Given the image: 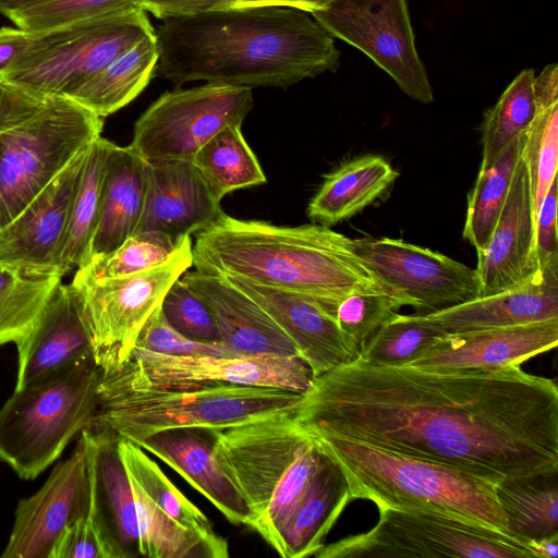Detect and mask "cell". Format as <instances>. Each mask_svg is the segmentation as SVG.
Masks as SVG:
<instances>
[{
  "label": "cell",
  "instance_id": "60d3db41",
  "mask_svg": "<svg viewBox=\"0 0 558 558\" xmlns=\"http://www.w3.org/2000/svg\"><path fill=\"white\" fill-rule=\"evenodd\" d=\"M319 458L320 451L310 436L277 485L266 509L251 526L278 554L281 548L282 532L305 497Z\"/></svg>",
  "mask_w": 558,
  "mask_h": 558
},
{
  "label": "cell",
  "instance_id": "7c38bea8",
  "mask_svg": "<svg viewBox=\"0 0 558 558\" xmlns=\"http://www.w3.org/2000/svg\"><path fill=\"white\" fill-rule=\"evenodd\" d=\"M311 14L332 37L368 56L407 96L422 104L434 101L407 0H331Z\"/></svg>",
  "mask_w": 558,
  "mask_h": 558
},
{
  "label": "cell",
  "instance_id": "7dc6e473",
  "mask_svg": "<svg viewBox=\"0 0 558 558\" xmlns=\"http://www.w3.org/2000/svg\"><path fill=\"white\" fill-rule=\"evenodd\" d=\"M535 242L542 271L558 272L557 179L550 184L538 207Z\"/></svg>",
  "mask_w": 558,
  "mask_h": 558
},
{
  "label": "cell",
  "instance_id": "e0dca14e",
  "mask_svg": "<svg viewBox=\"0 0 558 558\" xmlns=\"http://www.w3.org/2000/svg\"><path fill=\"white\" fill-rule=\"evenodd\" d=\"M89 147L0 229V263L26 271L59 276L57 260Z\"/></svg>",
  "mask_w": 558,
  "mask_h": 558
},
{
  "label": "cell",
  "instance_id": "2e32d148",
  "mask_svg": "<svg viewBox=\"0 0 558 558\" xmlns=\"http://www.w3.org/2000/svg\"><path fill=\"white\" fill-rule=\"evenodd\" d=\"M90 478L80 437L71 457L58 463L40 489L19 501L1 558H50L64 530L88 517Z\"/></svg>",
  "mask_w": 558,
  "mask_h": 558
},
{
  "label": "cell",
  "instance_id": "d590c367",
  "mask_svg": "<svg viewBox=\"0 0 558 558\" xmlns=\"http://www.w3.org/2000/svg\"><path fill=\"white\" fill-rule=\"evenodd\" d=\"M130 483L137 515L141 556L150 558H227L229 556L227 547L218 546L182 526L154 505L131 478Z\"/></svg>",
  "mask_w": 558,
  "mask_h": 558
},
{
  "label": "cell",
  "instance_id": "f35d334b",
  "mask_svg": "<svg viewBox=\"0 0 558 558\" xmlns=\"http://www.w3.org/2000/svg\"><path fill=\"white\" fill-rule=\"evenodd\" d=\"M61 277L0 263V345L16 344L31 330Z\"/></svg>",
  "mask_w": 558,
  "mask_h": 558
},
{
  "label": "cell",
  "instance_id": "5bb4252c",
  "mask_svg": "<svg viewBox=\"0 0 558 558\" xmlns=\"http://www.w3.org/2000/svg\"><path fill=\"white\" fill-rule=\"evenodd\" d=\"M293 413H276L209 430L215 456L242 494L254 520L264 512L277 485L310 439Z\"/></svg>",
  "mask_w": 558,
  "mask_h": 558
},
{
  "label": "cell",
  "instance_id": "e575fe53",
  "mask_svg": "<svg viewBox=\"0 0 558 558\" xmlns=\"http://www.w3.org/2000/svg\"><path fill=\"white\" fill-rule=\"evenodd\" d=\"M118 450L129 477L154 505L187 530L228 548V543L215 532L208 518L179 490L144 449L119 438Z\"/></svg>",
  "mask_w": 558,
  "mask_h": 558
},
{
  "label": "cell",
  "instance_id": "f1b7e54d",
  "mask_svg": "<svg viewBox=\"0 0 558 558\" xmlns=\"http://www.w3.org/2000/svg\"><path fill=\"white\" fill-rule=\"evenodd\" d=\"M399 177V172L379 155L351 159L325 177L310 201L307 216L330 227L369 206Z\"/></svg>",
  "mask_w": 558,
  "mask_h": 558
},
{
  "label": "cell",
  "instance_id": "ab89813d",
  "mask_svg": "<svg viewBox=\"0 0 558 558\" xmlns=\"http://www.w3.org/2000/svg\"><path fill=\"white\" fill-rule=\"evenodd\" d=\"M184 238L177 240L156 231L136 232L114 250L90 256L77 268L75 276L109 279L158 267L172 257Z\"/></svg>",
  "mask_w": 558,
  "mask_h": 558
},
{
  "label": "cell",
  "instance_id": "30bf717a",
  "mask_svg": "<svg viewBox=\"0 0 558 558\" xmlns=\"http://www.w3.org/2000/svg\"><path fill=\"white\" fill-rule=\"evenodd\" d=\"M193 266L191 236L162 265L129 276L88 279L74 276L89 332L92 355L101 377L131 360L140 331L171 287Z\"/></svg>",
  "mask_w": 558,
  "mask_h": 558
},
{
  "label": "cell",
  "instance_id": "4dcf8cb0",
  "mask_svg": "<svg viewBox=\"0 0 558 558\" xmlns=\"http://www.w3.org/2000/svg\"><path fill=\"white\" fill-rule=\"evenodd\" d=\"M536 112L524 132L523 155L533 192L535 217L550 184L557 179L558 162V68L545 66L534 78Z\"/></svg>",
  "mask_w": 558,
  "mask_h": 558
},
{
  "label": "cell",
  "instance_id": "ac0fdd59",
  "mask_svg": "<svg viewBox=\"0 0 558 558\" xmlns=\"http://www.w3.org/2000/svg\"><path fill=\"white\" fill-rule=\"evenodd\" d=\"M535 223L530 172L522 151L493 235L477 254L480 296L525 287L549 272L539 267Z\"/></svg>",
  "mask_w": 558,
  "mask_h": 558
},
{
  "label": "cell",
  "instance_id": "d4e9b609",
  "mask_svg": "<svg viewBox=\"0 0 558 558\" xmlns=\"http://www.w3.org/2000/svg\"><path fill=\"white\" fill-rule=\"evenodd\" d=\"M135 445L172 468L231 523L251 527L254 514L218 462L209 430L168 429L142 439Z\"/></svg>",
  "mask_w": 558,
  "mask_h": 558
},
{
  "label": "cell",
  "instance_id": "816d5d0a",
  "mask_svg": "<svg viewBox=\"0 0 558 558\" xmlns=\"http://www.w3.org/2000/svg\"><path fill=\"white\" fill-rule=\"evenodd\" d=\"M331 0H232L227 7L275 4L301 9L308 13L323 9Z\"/></svg>",
  "mask_w": 558,
  "mask_h": 558
},
{
  "label": "cell",
  "instance_id": "f546056e",
  "mask_svg": "<svg viewBox=\"0 0 558 558\" xmlns=\"http://www.w3.org/2000/svg\"><path fill=\"white\" fill-rule=\"evenodd\" d=\"M158 60L155 32L118 56L69 98L105 118L135 99L154 76Z\"/></svg>",
  "mask_w": 558,
  "mask_h": 558
},
{
  "label": "cell",
  "instance_id": "4fadbf2b",
  "mask_svg": "<svg viewBox=\"0 0 558 558\" xmlns=\"http://www.w3.org/2000/svg\"><path fill=\"white\" fill-rule=\"evenodd\" d=\"M351 245L373 275L418 314L480 296L476 269L441 253L391 238L351 239Z\"/></svg>",
  "mask_w": 558,
  "mask_h": 558
},
{
  "label": "cell",
  "instance_id": "db71d44e",
  "mask_svg": "<svg viewBox=\"0 0 558 558\" xmlns=\"http://www.w3.org/2000/svg\"><path fill=\"white\" fill-rule=\"evenodd\" d=\"M49 0H0V13L4 16L13 11Z\"/></svg>",
  "mask_w": 558,
  "mask_h": 558
},
{
  "label": "cell",
  "instance_id": "44dd1931",
  "mask_svg": "<svg viewBox=\"0 0 558 558\" xmlns=\"http://www.w3.org/2000/svg\"><path fill=\"white\" fill-rule=\"evenodd\" d=\"M558 319L438 337L407 365L423 368H500L556 348Z\"/></svg>",
  "mask_w": 558,
  "mask_h": 558
},
{
  "label": "cell",
  "instance_id": "ee69618b",
  "mask_svg": "<svg viewBox=\"0 0 558 558\" xmlns=\"http://www.w3.org/2000/svg\"><path fill=\"white\" fill-rule=\"evenodd\" d=\"M140 0H49L5 16L17 27L40 31L138 7Z\"/></svg>",
  "mask_w": 558,
  "mask_h": 558
},
{
  "label": "cell",
  "instance_id": "74e56055",
  "mask_svg": "<svg viewBox=\"0 0 558 558\" xmlns=\"http://www.w3.org/2000/svg\"><path fill=\"white\" fill-rule=\"evenodd\" d=\"M523 148L524 133L490 168L478 171L469 193L463 239L475 247L477 254L486 247L493 235Z\"/></svg>",
  "mask_w": 558,
  "mask_h": 558
},
{
  "label": "cell",
  "instance_id": "d6986e66",
  "mask_svg": "<svg viewBox=\"0 0 558 558\" xmlns=\"http://www.w3.org/2000/svg\"><path fill=\"white\" fill-rule=\"evenodd\" d=\"M14 390L47 381L92 354L82 301L73 283L53 288L31 330L16 344Z\"/></svg>",
  "mask_w": 558,
  "mask_h": 558
},
{
  "label": "cell",
  "instance_id": "d6a6232c",
  "mask_svg": "<svg viewBox=\"0 0 558 558\" xmlns=\"http://www.w3.org/2000/svg\"><path fill=\"white\" fill-rule=\"evenodd\" d=\"M192 161L219 203L230 192L266 182L239 124L221 129L196 151Z\"/></svg>",
  "mask_w": 558,
  "mask_h": 558
},
{
  "label": "cell",
  "instance_id": "7bdbcfd3",
  "mask_svg": "<svg viewBox=\"0 0 558 558\" xmlns=\"http://www.w3.org/2000/svg\"><path fill=\"white\" fill-rule=\"evenodd\" d=\"M404 305H409V302L391 291L353 292L337 304L333 317L352 361L360 356L377 330Z\"/></svg>",
  "mask_w": 558,
  "mask_h": 558
},
{
  "label": "cell",
  "instance_id": "5b68a950",
  "mask_svg": "<svg viewBox=\"0 0 558 558\" xmlns=\"http://www.w3.org/2000/svg\"><path fill=\"white\" fill-rule=\"evenodd\" d=\"M301 396L286 389L228 383L145 386L111 375L101 377L98 404L89 425L135 444L168 429H221L291 412Z\"/></svg>",
  "mask_w": 558,
  "mask_h": 558
},
{
  "label": "cell",
  "instance_id": "cb8c5ba5",
  "mask_svg": "<svg viewBox=\"0 0 558 558\" xmlns=\"http://www.w3.org/2000/svg\"><path fill=\"white\" fill-rule=\"evenodd\" d=\"M182 281L210 311L221 342L239 354L298 355L291 338L252 298L227 279L185 271Z\"/></svg>",
  "mask_w": 558,
  "mask_h": 558
},
{
  "label": "cell",
  "instance_id": "f5cc1de1",
  "mask_svg": "<svg viewBox=\"0 0 558 558\" xmlns=\"http://www.w3.org/2000/svg\"><path fill=\"white\" fill-rule=\"evenodd\" d=\"M527 542L535 558H556L558 555V533Z\"/></svg>",
  "mask_w": 558,
  "mask_h": 558
},
{
  "label": "cell",
  "instance_id": "f6af8a7d",
  "mask_svg": "<svg viewBox=\"0 0 558 558\" xmlns=\"http://www.w3.org/2000/svg\"><path fill=\"white\" fill-rule=\"evenodd\" d=\"M160 308L167 322L184 336L199 341L221 342L210 311L181 277L166 292Z\"/></svg>",
  "mask_w": 558,
  "mask_h": 558
},
{
  "label": "cell",
  "instance_id": "484cf974",
  "mask_svg": "<svg viewBox=\"0 0 558 558\" xmlns=\"http://www.w3.org/2000/svg\"><path fill=\"white\" fill-rule=\"evenodd\" d=\"M421 316L444 333L512 327L558 319V272L534 283L478 296Z\"/></svg>",
  "mask_w": 558,
  "mask_h": 558
},
{
  "label": "cell",
  "instance_id": "8992f818",
  "mask_svg": "<svg viewBox=\"0 0 558 558\" xmlns=\"http://www.w3.org/2000/svg\"><path fill=\"white\" fill-rule=\"evenodd\" d=\"M307 434L341 470L351 500L366 499L378 509L448 511L511 534L493 482L355 439Z\"/></svg>",
  "mask_w": 558,
  "mask_h": 558
},
{
  "label": "cell",
  "instance_id": "836d02e7",
  "mask_svg": "<svg viewBox=\"0 0 558 558\" xmlns=\"http://www.w3.org/2000/svg\"><path fill=\"white\" fill-rule=\"evenodd\" d=\"M558 472L496 485V495L511 534L535 539L558 533Z\"/></svg>",
  "mask_w": 558,
  "mask_h": 558
},
{
  "label": "cell",
  "instance_id": "3957f363",
  "mask_svg": "<svg viewBox=\"0 0 558 558\" xmlns=\"http://www.w3.org/2000/svg\"><path fill=\"white\" fill-rule=\"evenodd\" d=\"M192 258L203 274L302 294L332 316L353 292H395L357 257L351 238L317 223L281 227L222 211L196 233Z\"/></svg>",
  "mask_w": 558,
  "mask_h": 558
},
{
  "label": "cell",
  "instance_id": "bcb514c9",
  "mask_svg": "<svg viewBox=\"0 0 558 558\" xmlns=\"http://www.w3.org/2000/svg\"><path fill=\"white\" fill-rule=\"evenodd\" d=\"M135 349L168 355H240L222 342L199 341L175 330L158 306L142 327Z\"/></svg>",
  "mask_w": 558,
  "mask_h": 558
},
{
  "label": "cell",
  "instance_id": "b9f144b4",
  "mask_svg": "<svg viewBox=\"0 0 558 558\" xmlns=\"http://www.w3.org/2000/svg\"><path fill=\"white\" fill-rule=\"evenodd\" d=\"M442 335L421 314L397 313L377 330L357 359L374 365H407Z\"/></svg>",
  "mask_w": 558,
  "mask_h": 558
},
{
  "label": "cell",
  "instance_id": "8d00e7d4",
  "mask_svg": "<svg viewBox=\"0 0 558 558\" xmlns=\"http://www.w3.org/2000/svg\"><path fill=\"white\" fill-rule=\"evenodd\" d=\"M534 78L535 73L531 69L520 72L485 112L478 171L490 168L531 124L536 112Z\"/></svg>",
  "mask_w": 558,
  "mask_h": 558
},
{
  "label": "cell",
  "instance_id": "ba28073f",
  "mask_svg": "<svg viewBox=\"0 0 558 558\" xmlns=\"http://www.w3.org/2000/svg\"><path fill=\"white\" fill-rule=\"evenodd\" d=\"M369 531L324 545L317 558H535L527 541L434 509H378Z\"/></svg>",
  "mask_w": 558,
  "mask_h": 558
},
{
  "label": "cell",
  "instance_id": "9a60e30c",
  "mask_svg": "<svg viewBox=\"0 0 558 558\" xmlns=\"http://www.w3.org/2000/svg\"><path fill=\"white\" fill-rule=\"evenodd\" d=\"M114 375L145 386L228 383L300 393L313 381L311 368L298 355H168L142 349H134L130 362Z\"/></svg>",
  "mask_w": 558,
  "mask_h": 558
},
{
  "label": "cell",
  "instance_id": "4316f807",
  "mask_svg": "<svg viewBox=\"0 0 558 558\" xmlns=\"http://www.w3.org/2000/svg\"><path fill=\"white\" fill-rule=\"evenodd\" d=\"M145 168L146 161L130 145L120 147L110 142L100 214L87 259L114 250L135 233L145 201Z\"/></svg>",
  "mask_w": 558,
  "mask_h": 558
},
{
  "label": "cell",
  "instance_id": "277c9868",
  "mask_svg": "<svg viewBox=\"0 0 558 558\" xmlns=\"http://www.w3.org/2000/svg\"><path fill=\"white\" fill-rule=\"evenodd\" d=\"M101 130L102 118L73 99L0 77V229Z\"/></svg>",
  "mask_w": 558,
  "mask_h": 558
},
{
  "label": "cell",
  "instance_id": "1f68e13d",
  "mask_svg": "<svg viewBox=\"0 0 558 558\" xmlns=\"http://www.w3.org/2000/svg\"><path fill=\"white\" fill-rule=\"evenodd\" d=\"M109 144L108 140L100 136L88 149L57 260V272L61 278L71 269L78 268L88 257L100 214Z\"/></svg>",
  "mask_w": 558,
  "mask_h": 558
},
{
  "label": "cell",
  "instance_id": "ffe728a7",
  "mask_svg": "<svg viewBox=\"0 0 558 558\" xmlns=\"http://www.w3.org/2000/svg\"><path fill=\"white\" fill-rule=\"evenodd\" d=\"M90 478L89 518L109 558L140 554V531L130 478L118 450L119 438L89 425L81 432Z\"/></svg>",
  "mask_w": 558,
  "mask_h": 558
},
{
  "label": "cell",
  "instance_id": "f907efd6",
  "mask_svg": "<svg viewBox=\"0 0 558 558\" xmlns=\"http://www.w3.org/2000/svg\"><path fill=\"white\" fill-rule=\"evenodd\" d=\"M232 0H140L138 7L157 19L227 7Z\"/></svg>",
  "mask_w": 558,
  "mask_h": 558
},
{
  "label": "cell",
  "instance_id": "6da1fadb",
  "mask_svg": "<svg viewBox=\"0 0 558 558\" xmlns=\"http://www.w3.org/2000/svg\"><path fill=\"white\" fill-rule=\"evenodd\" d=\"M355 439L495 484L558 472V388L520 365L423 368L359 359L318 377L293 413Z\"/></svg>",
  "mask_w": 558,
  "mask_h": 558
},
{
  "label": "cell",
  "instance_id": "c3c4849f",
  "mask_svg": "<svg viewBox=\"0 0 558 558\" xmlns=\"http://www.w3.org/2000/svg\"><path fill=\"white\" fill-rule=\"evenodd\" d=\"M50 558H109L92 519L82 518L69 525L56 543Z\"/></svg>",
  "mask_w": 558,
  "mask_h": 558
},
{
  "label": "cell",
  "instance_id": "52a82bcc",
  "mask_svg": "<svg viewBox=\"0 0 558 558\" xmlns=\"http://www.w3.org/2000/svg\"><path fill=\"white\" fill-rule=\"evenodd\" d=\"M100 380L88 354L47 381L14 390L0 409V459L21 478L37 477L90 424Z\"/></svg>",
  "mask_w": 558,
  "mask_h": 558
},
{
  "label": "cell",
  "instance_id": "603a6c76",
  "mask_svg": "<svg viewBox=\"0 0 558 558\" xmlns=\"http://www.w3.org/2000/svg\"><path fill=\"white\" fill-rule=\"evenodd\" d=\"M225 279L252 298L284 330L313 378L352 361L335 317L318 301L239 278Z\"/></svg>",
  "mask_w": 558,
  "mask_h": 558
},
{
  "label": "cell",
  "instance_id": "7402d4cb",
  "mask_svg": "<svg viewBox=\"0 0 558 558\" xmlns=\"http://www.w3.org/2000/svg\"><path fill=\"white\" fill-rule=\"evenodd\" d=\"M145 172V201L135 233L156 231L179 240L222 213L192 160L146 161Z\"/></svg>",
  "mask_w": 558,
  "mask_h": 558
},
{
  "label": "cell",
  "instance_id": "83f0119b",
  "mask_svg": "<svg viewBox=\"0 0 558 558\" xmlns=\"http://www.w3.org/2000/svg\"><path fill=\"white\" fill-rule=\"evenodd\" d=\"M349 501L351 497L341 470L320 451L307 493L282 532L279 555L283 558L315 556Z\"/></svg>",
  "mask_w": 558,
  "mask_h": 558
},
{
  "label": "cell",
  "instance_id": "681fc988",
  "mask_svg": "<svg viewBox=\"0 0 558 558\" xmlns=\"http://www.w3.org/2000/svg\"><path fill=\"white\" fill-rule=\"evenodd\" d=\"M37 32L21 27L0 28V77L14 71L33 51Z\"/></svg>",
  "mask_w": 558,
  "mask_h": 558
},
{
  "label": "cell",
  "instance_id": "7a4b0ae2",
  "mask_svg": "<svg viewBox=\"0 0 558 558\" xmlns=\"http://www.w3.org/2000/svg\"><path fill=\"white\" fill-rule=\"evenodd\" d=\"M154 76L175 86L194 81L288 87L335 72L340 51L311 13L263 4L171 15L155 28Z\"/></svg>",
  "mask_w": 558,
  "mask_h": 558
},
{
  "label": "cell",
  "instance_id": "9c48e42d",
  "mask_svg": "<svg viewBox=\"0 0 558 558\" xmlns=\"http://www.w3.org/2000/svg\"><path fill=\"white\" fill-rule=\"evenodd\" d=\"M36 32L33 51L1 78L69 97L155 28L146 11L133 8Z\"/></svg>",
  "mask_w": 558,
  "mask_h": 558
},
{
  "label": "cell",
  "instance_id": "8fae6325",
  "mask_svg": "<svg viewBox=\"0 0 558 558\" xmlns=\"http://www.w3.org/2000/svg\"><path fill=\"white\" fill-rule=\"evenodd\" d=\"M252 108L246 86L206 83L168 90L137 119L130 147L145 161L192 160L221 129L241 125Z\"/></svg>",
  "mask_w": 558,
  "mask_h": 558
}]
</instances>
